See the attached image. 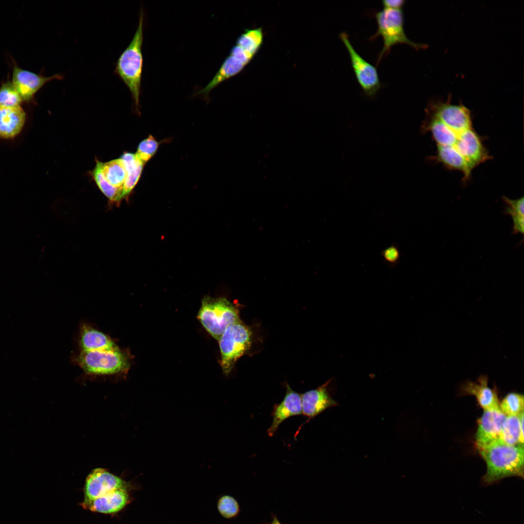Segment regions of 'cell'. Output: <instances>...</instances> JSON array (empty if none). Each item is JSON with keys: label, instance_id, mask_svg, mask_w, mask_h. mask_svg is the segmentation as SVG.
<instances>
[{"label": "cell", "instance_id": "1", "mask_svg": "<svg viewBox=\"0 0 524 524\" xmlns=\"http://www.w3.org/2000/svg\"><path fill=\"white\" fill-rule=\"evenodd\" d=\"M451 98L428 102L420 131L429 133L436 144L431 160L449 170L460 172L465 183L474 169L492 156L473 126L471 110L462 103H452Z\"/></svg>", "mask_w": 524, "mask_h": 524}, {"label": "cell", "instance_id": "2", "mask_svg": "<svg viewBox=\"0 0 524 524\" xmlns=\"http://www.w3.org/2000/svg\"><path fill=\"white\" fill-rule=\"evenodd\" d=\"M487 465L483 482L490 485L506 477H524V446L497 440L478 449Z\"/></svg>", "mask_w": 524, "mask_h": 524}, {"label": "cell", "instance_id": "3", "mask_svg": "<svg viewBox=\"0 0 524 524\" xmlns=\"http://www.w3.org/2000/svg\"><path fill=\"white\" fill-rule=\"evenodd\" d=\"M143 22L144 14L141 11L137 30L129 45L118 57L115 69V73L129 89L138 112L143 62Z\"/></svg>", "mask_w": 524, "mask_h": 524}, {"label": "cell", "instance_id": "4", "mask_svg": "<svg viewBox=\"0 0 524 524\" xmlns=\"http://www.w3.org/2000/svg\"><path fill=\"white\" fill-rule=\"evenodd\" d=\"M132 356L128 349L81 351L75 361L85 373L93 376L126 375Z\"/></svg>", "mask_w": 524, "mask_h": 524}, {"label": "cell", "instance_id": "5", "mask_svg": "<svg viewBox=\"0 0 524 524\" xmlns=\"http://www.w3.org/2000/svg\"><path fill=\"white\" fill-rule=\"evenodd\" d=\"M377 24L376 32L369 38L373 41L380 36L383 41V46L378 55L377 64L383 57L389 54L391 48L397 44H405L416 49L426 48V44L418 43L410 40L404 30V16L402 10L383 8L374 12Z\"/></svg>", "mask_w": 524, "mask_h": 524}, {"label": "cell", "instance_id": "6", "mask_svg": "<svg viewBox=\"0 0 524 524\" xmlns=\"http://www.w3.org/2000/svg\"><path fill=\"white\" fill-rule=\"evenodd\" d=\"M197 318L206 330L218 341L225 329L239 321V311L226 298L205 296Z\"/></svg>", "mask_w": 524, "mask_h": 524}, {"label": "cell", "instance_id": "7", "mask_svg": "<svg viewBox=\"0 0 524 524\" xmlns=\"http://www.w3.org/2000/svg\"><path fill=\"white\" fill-rule=\"evenodd\" d=\"M221 353V366L228 376L238 360L250 348L252 331L241 320L229 326L218 340Z\"/></svg>", "mask_w": 524, "mask_h": 524}, {"label": "cell", "instance_id": "8", "mask_svg": "<svg viewBox=\"0 0 524 524\" xmlns=\"http://www.w3.org/2000/svg\"><path fill=\"white\" fill-rule=\"evenodd\" d=\"M340 38L348 53L355 77L364 93L370 97L375 96L381 87L377 69L366 61L355 50L346 32L340 33Z\"/></svg>", "mask_w": 524, "mask_h": 524}, {"label": "cell", "instance_id": "9", "mask_svg": "<svg viewBox=\"0 0 524 524\" xmlns=\"http://www.w3.org/2000/svg\"><path fill=\"white\" fill-rule=\"evenodd\" d=\"M134 485L102 468L93 470L85 479L84 500H90L112 491L127 489L133 490Z\"/></svg>", "mask_w": 524, "mask_h": 524}, {"label": "cell", "instance_id": "10", "mask_svg": "<svg viewBox=\"0 0 524 524\" xmlns=\"http://www.w3.org/2000/svg\"><path fill=\"white\" fill-rule=\"evenodd\" d=\"M64 76L56 74L46 77L22 69L14 65L12 82L23 101L31 100L35 94L47 82L53 80H62Z\"/></svg>", "mask_w": 524, "mask_h": 524}, {"label": "cell", "instance_id": "11", "mask_svg": "<svg viewBox=\"0 0 524 524\" xmlns=\"http://www.w3.org/2000/svg\"><path fill=\"white\" fill-rule=\"evenodd\" d=\"M507 417L500 410H484L478 421L475 435L477 449L500 440L502 429Z\"/></svg>", "mask_w": 524, "mask_h": 524}, {"label": "cell", "instance_id": "12", "mask_svg": "<svg viewBox=\"0 0 524 524\" xmlns=\"http://www.w3.org/2000/svg\"><path fill=\"white\" fill-rule=\"evenodd\" d=\"M131 490L121 489L103 496L81 503L84 508L95 512L113 514L118 512L131 501L130 491Z\"/></svg>", "mask_w": 524, "mask_h": 524}, {"label": "cell", "instance_id": "13", "mask_svg": "<svg viewBox=\"0 0 524 524\" xmlns=\"http://www.w3.org/2000/svg\"><path fill=\"white\" fill-rule=\"evenodd\" d=\"M286 391L282 401L275 404L272 412L273 420L267 430L269 436L272 437L276 432L279 425L287 418L302 414L301 394L293 391L288 383L286 384Z\"/></svg>", "mask_w": 524, "mask_h": 524}, {"label": "cell", "instance_id": "14", "mask_svg": "<svg viewBox=\"0 0 524 524\" xmlns=\"http://www.w3.org/2000/svg\"><path fill=\"white\" fill-rule=\"evenodd\" d=\"M330 381L329 380L317 388L301 394L302 414L309 419L318 415L328 408L338 405L328 391L327 386Z\"/></svg>", "mask_w": 524, "mask_h": 524}, {"label": "cell", "instance_id": "15", "mask_svg": "<svg viewBox=\"0 0 524 524\" xmlns=\"http://www.w3.org/2000/svg\"><path fill=\"white\" fill-rule=\"evenodd\" d=\"M488 383V377L481 375L476 382H466L461 387V392L465 394L475 396L484 410H500L496 391L490 388Z\"/></svg>", "mask_w": 524, "mask_h": 524}, {"label": "cell", "instance_id": "16", "mask_svg": "<svg viewBox=\"0 0 524 524\" xmlns=\"http://www.w3.org/2000/svg\"><path fill=\"white\" fill-rule=\"evenodd\" d=\"M79 344L81 351L108 350L118 347L108 335L85 323L80 327Z\"/></svg>", "mask_w": 524, "mask_h": 524}, {"label": "cell", "instance_id": "17", "mask_svg": "<svg viewBox=\"0 0 524 524\" xmlns=\"http://www.w3.org/2000/svg\"><path fill=\"white\" fill-rule=\"evenodd\" d=\"M25 120V113L20 106L0 105V138L10 139L18 135Z\"/></svg>", "mask_w": 524, "mask_h": 524}, {"label": "cell", "instance_id": "18", "mask_svg": "<svg viewBox=\"0 0 524 524\" xmlns=\"http://www.w3.org/2000/svg\"><path fill=\"white\" fill-rule=\"evenodd\" d=\"M120 158L123 161L127 172V177L123 186V196L125 198L131 194L137 184L145 164L139 159L135 153L124 152Z\"/></svg>", "mask_w": 524, "mask_h": 524}, {"label": "cell", "instance_id": "19", "mask_svg": "<svg viewBox=\"0 0 524 524\" xmlns=\"http://www.w3.org/2000/svg\"><path fill=\"white\" fill-rule=\"evenodd\" d=\"M500 440L508 445L524 446V412L519 415L507 416Z\"/></svg>", "mask_w": 524, "mask_h": 524}, {"label": "cell", "instance_id": "20", "mask_svg": "<svg viewBox=\"0 0 524 524\" xmlns=\"http://www.w3.org/2000/svg\"><path fill=\"white\" fill-rule=\"evenodd\" d=\"M102 172L107 181L112 185L123 189L127 172L120 158L107 162H99Z\"/></svg>", "mask_w": 524, "mask_h": 524}, {"label": "cell", "instance_id": "21", "mask_svg": "<svg viewBox=\"0 0 524 524\" xmlns=\"http://www.w3.org/2000/svg\"><path fill=\"white\" fill-rule=\"evenodd\" d=\"M506 204L505 213L509 214L513 221V233L524 234V201L522 196L512 199L504 196L502 197Z\"/></svg>", "mask_w": 524, "mask_h": 524}, {"label": "cell", "instance_id": "22", "mask_svg": "<svg viewBox=\"0 0 524 524\" xmlns=\"http://www.w3.org/2000/svg\"><path fill=\"white\" fill-rule=\"evenodd\" d=\"M93 178L102 193L110 201L117 202L124 198L123 189L114 187L106 180L102 172L99 161L96 160V165L92 171Z\"/></svg>", "mask_w": 524, "mask_h": 524}, {"label": "cell", "instance_id": "23", "mask_svg": "<svg viewBox=\"0 0 524 524\" xmlns=\"http://www.w3.org/2000/svg\"><path fill=\"white\" fill-rule=\"evenodd\" d=\"M499 408L507 416L519 415L524 412L523 395L516 393H508L499 404Z\"/></svg>", "mask_w": 524, "mask_h": 524}, {"label": "cell", "instance_id": "24", "mask_svg": "<svg viewBox=\"0 0 524 524\" xmlns=\"http://www.w3.org/2000/svg\"><path fill=\"white\" fill-rule=\"evenodd\" d=\"M217 508L221 516L226 519L237 518L241 512L237 500L228 494L221 495L218 498Z\"/></svg>", "mask_w": 524, "mask_h": 524}, {"label": "cell", "instance_id": "25", "mask_svg": "<svg viewBox=\"0 0 524 524\" xmlns=\"http://www.w3.org/2000/svg\"><path fill=\"white\" fill-rule=\"evenodd\" d=\"M163 142V141L159 142L153 135L150 134L139 143L135 154L145 164L155 155L160 145Z\"/></svg>", "mask_w": 524, "mask_h": 524}, {"label": "cell", "instance_id": "26", "mask_svg": "<svg viewBox=\"0 0 524 524\" xmlns=\"http://www.w3.org/2000/svg\"><path fill=\"white\" fill-rule=\"evenodd\" d=\"M22 99L12 82L7 81L0 87V105L6 107L20 106Z\"/></svg>", "mask_w": 524, "mask_h": 524}, {"label": "cell", "instance_id": "27", "mask_svg": "<svg viewBox=\"0 0 524 524\" xmlns=\"http://www.w3.org/2000/svg\"><path fill=\"white\" fill-rule=\"evenodd\" d=\"M381 255L384 261L390 267H395L399 262L401 253L397 245L393 243L384 249L381 252Z\"/></svg>", "mask_w": 524, "mask_h": 524}, {"label": "cell", "instance_id": "28", "mask_svg": "<svg viewBox=\"0 0 524 524\" xmlns=\"http://www.w3.org/2000/svg\"><path fill=\"white\" fill-rule=\"evenodd\" d=\"M405 2V0H383V8L401 10Z\"/></svg>", "mask_w": 524, "mask_h": 524}, {"label": "cell", "instance_id": "29", "mask_svg": "<svg viewBox=\"0 0 524 524\" xmlns=\"http://www.w3.org/2000/svg\"><path fill=\"white\" fill-rule=\"evenodd\" d=\"M271 520L270 522L264 521L261 524H282L277 515L273 512L271 513Z\"/></svg>", "mask_w": 524, "mask_h": 524}]
</instances>
